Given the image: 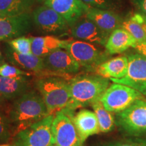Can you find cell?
Listing matches in <instances>:
<instances>
[{
  "label": "cell",
  "mask_w": 146,
  "mask_h": 146,
  "mask_svg": "<svg viewBox=\"0 0 146 146\" xmlns=\"http://www.w3.org/2000/svg\"><path fill=\"white\" fill-rule=\"evenodd\" d=\"M36 0H0V11L6 16L29 13Z\"/></svg>",
  "instance_id": "obj_23"
},
{
  "label": "cell",
  "mask_w": 146,
  "mask_h": 146,
  "mask_svg": "<svg viewBox=\"0 0 146 146\" xmlns=\"http://www.w3.org/2000/svg\"><path fill=\"white\" fill-rule=\"evenodd\" d=\"M45 70L59 74L78 72L80 65L66 50L58 49L43 58Z\"/></svg>",
  "instance_id": "obj_14"
},
{
  "label": "cell",
  "mask_w": 146,
  "mask_h": 146,
  "mask_svg": "<svg viewBox=\"0 0 146 146\" xmlns=\"http://www.w3.org/2000/svg\"><path fill=\"white\" fill-rule=\"evenodd\" d=\"M9 118L0 112V142H7L10 139L12 129Z\"/></svg>",
  "instance_id": "obj_27"
},
{
  "label": "cell",
  "mask_w": 146,
  "mask_h": 146,
  "mask_svg": "<svg viewBox=\"0 0 146 146\" xmlns=\"http://www.w3.org/2000/svg\"><path fill=\"white\" fill-rule=\"evenodd\" d=\"M31 73L24 71L16 68V66H11L8 64L3 63L0 66V76L3 77L14 78L19 76H30Z\"/></svg>",
  "instance_id": "obj_26"
},
{
  "label": "cell",
  "mask_w": 146,
  "mask_h": 146,
  "mask_svg": "<svg viewBox=\"0 0 146 146\" xmlns=\"http://www.w3.org/2000/svg\"><path fill=\"white\" fill-rule=\"evenodd\" d=\"M54 115L33 124L14 135V146H52L54 145L52 123Z\"/></svg>",
  "instance_id": "obj_4"
},
{
  "label": "cell",
  "mask_w": 146,
  "mask_h": 146,
  "mask_svg": "<svg viewBox=\"0 0 146 146\" xmlns=\"http://www.w3.org/2000/svg\"><path fill=\"white\" fill-rule=\"evenodd\" d=\"M143 21L144 23V25H145V26L146 27V16L143 15Z\"/></svg>",
  "instance_id": "obj_34"
},
{
  "label": "cell",
  "mask_w": 146,
  "mask_h": 146,
  "mask_svg": "<svg viewBox=\"0 0 146 146\" xmlns=\"http://www.w3.org/2000/svg\"><path fill=\"white\" fill-rule=\"evenodd\" d=\"M26 76L8 78L0 76V97L5 101L15 100L27 92L29 82Z\"/></svg>",
  "instance_id": "obj_17"
},
{
  "label": "cell",
  "mask_w": 146,
  "mask_h": 146,
  "mask_svg": "<svg viewBox=\"0 0 146 146\" xmlns=\"http://www.w3.org/2000/svg\"><path fill=\"white\" fill-rule=\"evenodd\" d=\"M48 115L50 114L41 95L31 91L16 99L10 110L8 118L15 135Z\"/></svg>",
  "instance_id": "obj_1"
},
{
  "label": "cell",
  "mask_w": 146,
  "mask_h": 146,
  "mask_svg": "<svg viewBox=\"0 0 146 146\" xmlns=\"http://www.w3.org/2000/svg\"><path fill=\"white\" fill-rule=\"evenodd\" d=\"M11 146H14V145H11Z\"/></svg>",
  "instance_id": "obj_40"
},
{
  "label": "cell",
  "mask_w": 146,
  "mask_h": 146,
  "mask_svg": "<svg viewBox=\"0 0 146 146\" xmlns=\"http://www.w3.org/2000/svg\"><path fill=\"white\" fill-rule=\"evenodd\" d=\"M33 17L29 13L8 16L0 19V40L22 36L31 29Z\"/></svg>",
  "instance_id": "obj_11"
},
{
  "label": "cell",
  "mask_w": 146,
  "mask_h": 146,
  "mask_svg": "<svg viewBox=\"0 0 146 146\" xmlns=\"http://www.w3.org/2000/svg\"><path fill=\"white\" fill-rule=\"evenodd\" d=\"M129 60L126 56H118L104 62L96 68L98 75L106 78H122L127 73Z\"/></svg>",
  "instance_id": "obj_18"
},
{
  "label": "cell",
  "mask_w": 146,
  "mask_h": 146,
  "mask_svg": "<svg viewBox=\"0 0 146 146\" xmlns=\"http://www.w3.org/2000/svg\"><path fill=\"white\" fill-rule=\"evenodd\" d=\"M74 123L83 143L89 137L100 132L96 114L89 110H80L74 116Z\"/></svg>",
  "instance_id": "obj_16"
},
{
  "label": "cell",
  "mask_w": 146,
  "mask_h": 146,
  "mask_svg": "<svg viewBox=\"0 0 146 146\" xmlns=\"http://www.w3.org/2000/svg\"><path fill=\"white\" fill-rule=\"evenodd\" d=\"M109 81L100 75H81L72 78L69 82L71 98L66 108L74 110L99 101L108 88Z\"/></svg>",
  "instance_id": "obj_2"
},
{
  "label": "cell",
  "mask_w": 146,
  "mask_h": 146,
  "mask_svg": "<svg viewBox=\"0 0 146 146\" xmlns=\"http://www.w3.org/2000/svg\"><path fill=\"white\" fill-rule=\"evenodd\" d=\"M4 103H5V100L2 99V98L0 97V108H1V106H3V104H4Z\"/></svg>",
  "instance_id": "obj_32"
},
{
  "label": "cell",
  "mask_w": 146,
  "mask_h": 146,
  "mask_svg": "<svg viewBox=\"0 0 146 146\" xmlns=\"http://www.w3.org/2000/svg\"><path fill=\"white\" fill-rule=\"evenodd\" d=\"M0 58H1V52H0Z\"/></svg>",
  "instance_id": "obj_38"
},
{
  "label": "cell",
  "mask_w": 146,
  "mask_h": 146,
  "mask_svg": "<svg viewBox=\"0 0 146 146\" xmlns=\"http://www.w3.org/2000/svg\"><path fill=\"white\" fill-rule=\"evenodd\" d=\"M45 0H36V1H38V2H44Z\"/></svg>",
  "instance_id": "obj_36"
},
{
  "label": "cell",
  "mask_w": 146,
  "mask_h": 146,
  "mask_svg": "<svg viewBox=\"0 0 146 146\" xmlns=\"http://www.w3.org/2000/svg\"><path fill=\"white\" fill-rule=\"evenodd\" d=\"M74 110L65 108L56 113L52 123L54 145L83 146L74 123Z\"/></svg>",
  "instance_id": "obj_5"
},
{
  "label": "cell",
  "mask_w": 146,
  "mask_h": 146,
  "mask_svg": "<svg viewBox=\"0 0 146 146\" xmlns=\"http://www.w3.org/2000/svg\"><path fill=\"white\" fill-rule=\"evenodd\" d=\"M91 106L96 115L100 131L102 133H108L114 130L116 120L112 114V112L108 111L104 107L102 102L99 100L95 102Z\"/></svg>",
  "instance_id": "obj_24"
},
{
  "label": "cell",
  "mask_w": 146,
  "mask_h": 146,
  "mask_svg": "<svg viewBox=\"0 0 146 146\" xmlns=\"http://www.w3.org/2000/svg\"><path fill=\"white\" fill-rule=\"evenodd\" d=\"M121 28L125 29L135 39L137 43H146V27L143 15L135 14L123 22Z\"/></svg>",
  "instance_id": "obj_22"
},
{
  "label": "cell",
  "mask_w": 146,
  "mask_h": 146,
  "mask_svg": "<svg viewBox=\"0 0 146 146\" xmlns=\"http://www.w3.org/2000/svg\"><path fill=\"white\" fill-rule=\"evenodd\" d=\"M127 74L122 78H111L113 83L127 85L146 96V58L140 54L128 57Z\"/></svg>",
  "instance_id": "obj_8"
},
{
  "label": "cell",
  "mask_w": 146,
  "mask_h": 146,
  "mask_svg": "<svg viewBox=\"0 0 146 146\" xmlns=\"http://www.w3.org/2000/svg\"><path fill=\"white\" fill-rule=\"evenodd\" d=\"M31 38L20 36L9 42L10 47L15 52L21 54H31Z\"/></svg>",
  "instance_id": "obj_25"
},
{
  "label": "cell",
  "mask_w": 146,
  "mask_h": 146,
  "mask_svg": "<svg viewBox=\"0 0 146 146\" xmlns=\"http://www.w3.org/2000/svg\"><path fill=\"white\" fill-rule=\"evenodd\" d=\"M3 63V60H2V58H0V66Z\"/></svg>",
  "instance_id": "obj_35"
},
{
  "label": "cell",
  "mask_w": 146,
  "mask_h": 146,
  "mask_svg": "<svg viewBox=\"0 0 146 146\" xmlns=\"http://www.w3.org/2000/svg\"><path fill=\"white\" fill-rule=\"evenodd\" d=\"M32 17L36 27L46 33H64L68 31L70 27L63 16L45 5L35 9Z\"/></svg>",
  "instance_id": "obj_9"
},
{
  "label": "cell",
  "mask_w": 146,
  "mask_h": 146,
  "mask_svg": "<svg viewBox=\"0 0 146 146\" xmlns=\"http://www.w3.org/2000/svg\"><path fill=\"white\" fill-rule=\"evenodd\" d=\"M135 49L137 51L139 54H141L142 56H145L146 58V43H137Z\"/></svg>",
  "instance_id": "obj_31"
},
{
  "label": "cell",
  "mask_w": 146,
  "mask_h": 146,
  "mask_svg": "<svg viewBox=\"0 0 146 146\" xmlns=\"http://www.w3.org/2000/svg\"><path fill=\"white\" fill-rule=\"evenodd\" d=\"M6 55L11 63L24 69L35 72H41L45 70L43 58L38 57L33 54H21L10 47Z\"/></svg>",
  "instance_id": "obj_21"
},
{
  "label": "cell",
  "mask_w": 146,
  "mask_h": 146,
  "mask_svg": "<svg viewBox=\"0 0 146 146\" xmlns=\"http://www.w3.org/2000/svg\"><path fill=\"white\" fill-rule=\"evenodd\" d=\"M116 124L131 135L146 134V101L137 100L130 107L116 115Z\"/></svg>",
  "instance_id": "obj_7"
},
{
  "label": "cell",
  "mask_w": 146,
  "mask_h": 146,
  "mask_svg": "<svg viewBox=\"0 0 146 146\" xmlns=\"http://www.w3.org/2000/svg\"><path fill=\"white\" fill-rule=\"evenodd\" d=\"M44 5L63 16L70 26L85 16L89 8L81 0H45Z\"/></svg>",
  "instance_id": "obj_13"
},
{
  "label": "cell",
  "mask_w": 146,
  "mask_h": 146,
  "mask_svg": "<svg viewBox=\"0 0 146 146\" xmlns=\"http://www.w3.org/2000/svg\"><path fill=\"white\" fill-rule=\"evenodd\" d=\"M31 38L32 54L43 58L55 50L65 49L69 41V40H61L52 36H32Z\"/></svg>",
  "instance_id": "obj_20"
},
{
  "label": "cell",
  "mask_w": 146,
  "mask_h": 146,
  "mask_svg": "<svg viewBox=\"0 0 146 146\" xmlns=\"http://www.w3.org/2000/svg\"><path fill=\"white\" fill-rule=\"evenodd\" d=\"M5 17H8V16H6L5 15V14H3L2 12H1V11H0V19H1V18H5Z\"/></svg>",
  "instance_id": "obj_33"
},
{
  "label": "cell",
  "mask_w": 146,
  "mask_h": 146,
  "mask_svg": "<svg viewBox=\"0 0 146 146\" xmlns=\"http://www.w3.org/2000/svg\"><path fill=\"white\" fill-rule=\"evenodd\" d=\"M85 16L108 36L116 29L121 28L123 21L118 14L108 10L89 7Z\"/></svg>",
  "instance_id": "obj_15"
},
{
  "label": "cell",
  "mask_w": 146,
  "mask_h": 146,
  "mask_svg": "<svg viewBox=\"0 0 146 146\" xmlns=\"http://www.w3.org/2000/svg\"><path fill=\"white\" fill-rule=\"evenodd\" d=\"M64 50L68 52L80 66L91 68L104 62V54L94 44L84 41L69 40Z\"/></svg>",
  "instance_id": "obj_10"
},
{
  "label": "cell",
  "mask_w": 146,
  "mask_h": 146,
  "mask_svg": "<svg viewBox=\"0 0 146 146\" xmlns=\"http://www.w3.org/2000/svg\"><path fill=\"white\" fill-rule=\"evenodd\" d=\"M52 146H57V145H52Z\"/></svg>",
  "instance_id": "obj_39"
},
{
  "label": "cell",
  "mask_w": 146,
  "mask_h": 146,
  "mask_svg": "<svg viewBox=\"0 0 146 146\" xmlns=\"http://www.w3.org/2000/svg\"><path fill=\"white\" fill-rule=\"evenodd\" d=\"M0 146H11V145H8V144H1V145H0Z\"/></svg>",
  "instance_id": "obj_37"
},
{
  "label": "cell",
  "mask_w": 146,
  "mask_h": 146,
  "mask_svg": "<svg viewBox=\"0 0 146 146\" xmlns=\"http://www.w3.org/2000/svg\"><path fill=\"white\" fill-rule=\"evenodd\" d=\"M134 4L143 12L146 16V0H133Z\"/></svg>",
  "instance_id": "obj_30"
},
{
  "label": "cell",
  "mask_w": 146,
  "mask_h": 146,
  "mask_svg": "<svg viewBox=\"0 0 146 146\" xmlns=\"http://www.w3.org/2000/svg\"><path fill=\"white\" fill-rule=\"evenodd\" d=\"M100 146H146V141H117L102 144Z\"/></svg>",
  "instance_id": "obj_29"
},
{
  "label": "cell",
  "mask_w": 146,
  "mask_h": 146,
  "mask_svg": "<svg viewBox=\"0 0 146 146\" xmlns=\"http://www.w3.org/2000/svg\"><path fill=\"white\" fill-rule=\"evenodd\" d=\"M142 98L143 95L135 89L114 83L106 89L100 101L108 111L120 113L130 107L137 100Z\"/></svg>",
  "instance_id": "obj_6"
},
{
  "label": "cell",
  "mask_w": 146,
  "mask_h": 146,
  "mask_svg": "<svg viewBox=\"0 0 146 146\" xmlns=\"http://www.w3.org/2000/svg\"><path fill=\"white\" fill-rule=\"evenodd\" d=\"M84 3L92 8L107 10L112 5V0H81Z\"/></svg>",
  "instance_id": "obj_28"
},
{
  "label": "cell",
  "mask_w": 146,
  "mask_h": 146,
  "mask_svg": "<svg viewBox=\"0 0 146 146\" xmlns=\"http://www.w3.org/2000/svg\"><path fill=\"white\" fill-rule=\"evenodd\" d=\"M137 43L135 39L129 32L123 28H119L110 34L105 47L110 54H120L131 47L135 48Z\"/></svg>",
  "instance_id": "obj_19"
},
{
  "label": "cell",
  "mask_w": 146,
  "mask_h": 146,
  "mask_svg": "<svg viewBox=\"0 0 146 146\" xmlns=\"http://www.w3.org/2000/svg\"><path fill=\"white\" fill-rule=\"evenodd\" d=\"M36 87L50 115L65 108L70 100L69 83L62 78L50 76L39 78L36 81Z\"/></svg>",
  "instance_id": "obj_3"
},
{
  "label": "cell",
  "mask_w": 146,
  "mask_h": 146,
  "mask_svg": "<svg viewBox=\"0 0 146 146\" xmlns=\"http://www.w3.org/2000/svg\"><path fill=\"white\" fill-rule=\"evenodd\" d=\"M70 33L73 37L81 41L104 46L108 39V36L85 16L71 25Z\"/></svg>",
  "instance_id": "obj_12"
}]
</instances>
